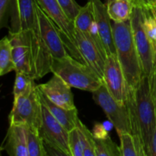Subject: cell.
<instances>
[{
  "mask_svg": "<svg viewBox=\"0 0 156 156\" xmlns=\"http://www.w3.org/2000/svg\"><path fill=\"white\" fill-rule=\"evenodd\" d=\"M126 105L138 123L146 156H149L151 141L156 127V110L147 76L142 77L135 90L129 88Z\"/></svg>",
  "mask_w": 156,
  "mask_h": 156,
  "instance_id": "obj_1",
  "label": "cell"
},
{
  "mask_svg": "<svg viewBox=\"0 0 156 156\" xmlns=\"http://www.w3.org/2000/svg\"><path fill=\"white\" fill-rule=\"evenodd\" d=\"M129 20L122 23L114 22L112 31L117 57L128 85L135 90L144 75L134 43Z\"/></svg>",
  "mask_w": 156,
  "mask_h": 156,
  "instance_id": "obj_2",
  "label": "cell"
},
{
  "mask_svg": "<svg viewBox=\"0 0 156 156\" xmlns=\"http://www.w3.org/2000/svg\"><path fill=\"white\" fill-rule=\"evenodd\" d=\"M51 73L56 75L69 85L92 93L104 83L87 64L74 59L69 55L62 58H53Z\"/></svg>",
  "mask_w": 156,
  "mask_h": 156,
  "instance_id": "obj_3",
  "label": "cell"
},
{
  "mask_svg": "<svg viewBox=\"0 0 156 156\" xmlns=\"http://www.w3.org/2000/svg\"><path fill=\"white\" fill-rule=\"evenodd\" d=\"M9 121V124H22L39 131L41 124V102L37 85H34L30 93L14 99Z\"/></svg>",
  "mask_w": 156,
  "mask_h": 156,
  "instance_id": "obj_4",
  "label": "cell"
},
{
  "mask_svg": "<svg viewBox=\"0 0 156 156\" xmlns=\"http://www.w3.org/2000/svg\"><path fill=\"white\" fill-rule=\"evenodd\" d=\"M93 100L100 106L108 120L115 127L117 134L124 132L132 133L131 117L128 105L120 104L108 91L105 84L92 92Z\"/></svg>",
  "mask_w": 156,
  "mask_h": 156,
  "instance_id": "obj_5",
  "label": "cell"
},
{
  "mask_svg": "<svg viewBox=\"0 0 156 156\" xmlns=\"http://www.w3.org/2000/svg\"><path fill=\"white\" fill-rule=\"evenodd\" d=\"M129 21L134 43L140 56L143 75L150 79L155 69L156 56L143 26V13L142 7L133 5Z\"/></svg>",
  "mask_w": 156,
  "mask_h": 156,
  "instance_id": "obj_6",
  "label": "cell"
},
{
  "mask_svg": "<svg viewBox=\"0 0 156 156\" xmlns=\"http://www.w3.org/2000/svg\"><path fill=\"white\" fill-rule=\"evenodd\" d=\"M36 2L43 12L59 29L66 47H67L68 50L73 53V56L78 60L79 58H80L82 62L85 63L77 48L74 23L68 18L57 0H36Z\"/></svg>",
  "mask_w": 156,
  "mask_h": 156,
  "instance_id": "obj_7",
  "label": "cell"
},
{
  "mask_svg": "<svg viewBox=\"0 0 156 156\" xmlns=\"http://www.w3.org/2000/svg\"><path fill=\"white\" fill-rule=\"evenodd\" d=\"M37 8L36 0H12L9 34L39 30Z\"/></svg>",
  "mask_w": 156,
  "mask_h": 156,
  "instance_id": "obj_8",
  "label": "cell"
},
{
  "mask_svg": "<svg viewBox=\"0 0 156 156\" xmlns=\"http://www.w3.org/2000/svg\"><path fill=\"white\" fill-rule=\"evenodd\" d=\"M103 82L110 94L119 103L126 105L129 87L116 54L107 56L104 69Z\"/></svg>",
  "mask_w": 156,
  "mask_h": 156,
  "instance_id": "obj_9",
  "label": "cell"
},
{
  "mask_svg": "<svg viewBox=\"0 0 156 156\" xmlns=\"http://www.w3.org/2000/svg\"><path fill=\"white\" fill-rule=\"evenodd\" d=\"M9 37L12 47L15 73H24L35 80V70L28 31L9 34Z\"/></svg>",
  "mask_w": 156,
  "mask_h": 156,
  "instance_id": "obj_10",
  "label": "cell"
},
{
  "mask_svg": "<svg viewBox=\"0 0 156 156\" xmlns=\"http://www.w3.org/2000/svg\"><path fill=\"white\" fill-rule=\"evenodd\" d=\"M39 135L43 140L56 145L71 156L69 147V131L55 118L44 105L41 103V124Z\"/></svg>",
  "mask_w": 156,
  "mask_h": 156,
  "instance_id": "obj_11",
  "label": "cell"
},
{
  "mask_svg": "<svg viewBox=\"0 0 156 156\" xmlns=\"http://www.w3.org/2000/svg\"><path fill=\"white\" fill-rule=\"evenodd\" d=\"M40 31L44 44L53 58H62L68 56V51L59 29L37 4V8Z\"/></svg>",
  "mask_w": 156,
  "mask_h": 156,
  "instance_id": "obj_12",
  "label": "cell"
},
{
  "mask_svg": "<svg viewBox=\"0 0 156 156\" xmlns=\"http://www.w3.org/2000/svg\"><path fill=\"white\" fill-rule=\"evenodd\" d=\"M77 48L82 60L103 81L106 57L98 47L91 37L79 30L75 31Z\"/></svg>",
  "mask_w": 156,
  "mask_h": 156,
  "instance_id": "obj_13",
  "label": "cell"
},
{
  "mask_svg": "<svg viewBox=\"0 0 156 156\" xmlns=\"http://www.w3.org/2000/svg\"><path fill=\"white\" fill-rule=\"evenodd\" d=\"M38 89L44 93L51 101L66 109H74V96L70 85L56 75L47 82L37 85Z\"/></svg>",
  "mask_w": 156,
  "mask_h": 156,
  "instance_id": "obj_14",
  "label": "cell"
},
{
  "mask_svg": "<svg viewBox=\"0 0 156 156\" xmlns=\"http://www.w3.org/2000/svg\"><path fill=\"white\" fill-rule=\"evenodd\" d=\"M92 3L94 20L98 26L102 43L105 47L107 56L116 54V48L114 42L112 24L108 15L105 3L101 0H88Z\"/></svg>",
  "mask_w": 156,
  "mask_h": 156,
  "instance_id": "obj_15",
  "label": "cell"
},
{
  "mask_svg": "<svg viewBox=\"0 0 156 156\" xmlns=\"http://www.w3.org/2000/svg\"><path fill=\"white\" fill-rule=\"evenodd\" d=\"M2 150L5 151L10 156H29L27 126L22 124H10Z\"/></svg>",
  "mask_w": 156,
  "mask_h": 156,
  "instance_id": "obj_16",
  "label": "cell"
},
{
  "mask_svg": "<svg viewBox=\"0 0 156 156\" xmlns=\"http://www.w3.org/2000/svg\"><path fill=\"white\" fill-rule=\"evenodd\" d=\"M41 102L46 106V108L53 114V117L69 132L77 126L78 121L79 120L78 117L77 108L74 109H66L59 105H56L50 100L45 94L38 89Z\"/></svg>",
  "mask_w": 156,
  "mask_h": 156,
  "instance_id": "obj_17",
  "label": "cell"
},
{
  "mask_svg": "<svg viewBox=\"0 0 156 156\" xmlns=\"http://www.w3.org/2000/svg\"><path fill=\"white\" fill-rule=\"evenodd\" d=\"M105 5L114 22L122 23L130 19L133 9L132 0H107Z\"/></svg>",
  "mask_w": 156,
  "mask_h": 156,
  "instance_id": "obj_18",
  "label": "cell"
},
{
  "mask_svg": "<svg viewBox=\"0 0 156 156\" xmlns=\"http://www.w3.org/2000/svg\"><path fill=\"white\" fill-rule=\"evenodd\" d=\"M12 71H15L12 47L9 36H5L0 41V75L4 76Z\"/></svg>",
  "mask_w": 156,
  "mask_h": 156,
  "instance_id": "obj_19",
  "label": "cell"
},
{
  "mask_svg": "<svg viewBox=\"0 0 156 156\" xmlns=\"http://www.w3.org/2000/svg\"><path fill=\"white\" fill-rule=\"evenodd\" d=\"M94 21H94L92 3L90 1H88L85 5L81 7L79 12L73 21L75 28L87 34Z\"/></svg>",
  "mask_w": 156,
  "mask_h": 156,
  "instance_id": "obj_20",
  "label": "cell"
},
{
  "mask_svg": "<svg viewBox=\"0 0 156 156\" xmlns=\"http://www.w3.org/2000/svg\"><path fill=\"white\" fill-rule=\"evenodd\" d=\"M15 80L14 85L13 96L14 99L18 98L20 96L28 94L34 87V79L29 75L24 73H15Z\"/></svg>",
  "mask_w": 156,
  "mask_h": 156,
  "instance_id": "obj_21",
  "label": "cell"
},
{
  "mask_svg": "<svg viewBox=\"0 0 156 156\" xmlns=\"http://www.w3.org/2000/svg\"><path fill=\"white\" fill-rule=\"evenodd\" d=\"M96 156H121V152L110 136L105 139L94 138Z\"/></svg>",
  "mask_w": 156,
  "mask_h": 156,
  "instance_id": "obj_22",
  "label": "cell"
},
{
  "mask_svg": "<svg viewBox=\"0 0 156 156\" xmlns=\"http://www.w3.org/2000/svg\"><path fill=\"white\" fill-rule=\"evenodd\" d=\"M77 129L83 146L84 156H96L94 149V136L80 120L78 121Z\"/></svg>",
  "mask_w": 156,
  "mask_h": 156,
  "instance_id": "obj_23",
  "label": "cell"
},
{
  "mask_svg": "<svg viewBox=\"0 0 156 156\" xmlns=\"http://www.w3.org/2000/svg\"><path fill=\"white\" fill-rule=\"evenodd\" d=\"M143 26L156 56V16L151 8H143Z\"/></svg>",
  "mask_w": 156,
  "mask_h": 156,
  "instance_id": "obj_24",
  "label": "cell"
},
{
  "mask_svg": "<svg viewBox=\"0 0 156 156\" xmlns=\"http://www.w3.org/2000/svg\"><path fill=\"white\" fill-rule=\"evenodd\" d=\"M27 139L29 156H46L42 139L38 131L27 127Z\"/></svg>",
  "mask_w": 156,
  "mask_h": 156,
  "instance_id": "obj_25",
  "label": "cell"
},
{
  "mask_svg": "<svg viewBox=\"0 0 156 156\" xmlns=\"http://www.w3.org/2000/svg\"><path fill=\"white\" fill-rule=\"evenodd\" d=\"M118 136L120 140V149L121 156H139L133 134L124 132Z\"/></svg>",
  "mask_w": 156,
  "mask_h": 156,
  "instance_id": "obj_26",
  "label": "cell"
},
{
  "mask_svg": "<svg viewBox=\"0 0 156 156\" xmlns=\"http://www.w3.org/2000/svg\"><path fill=\"white\" fill-rule=\"evenodd\" d=\"M69 147L71 156H84L83 146L77 127L69 132Z\"/></svg>",
  "mask_w": 156,
  "mask_h": 156,
  "instance_id": "obj_27",
  "label": "cell"
},
{
  "mask_svg": "<svg viewBox=\"0 0 156 156\" xmlns=\"http://www.w3.org/2000/svg\"><path fill=\"white\" fill-rule=\"evenodd\" d=\"M65 13L71 21H74L81 7L75 0H57Z\"/></svg>",
  "mask_w": 156,
  "mask_h": 156,
  "instance_id": "obj_28",
  "label": "cell"
},
{
  "mask_svg": "<svg viewBox=\"0 0 156 156\" xmlns=\"http://www.w3.org/2000/svg\"><path fill=\"white\" fill-rule=\"evenodd\" d=\"M12 0H0V28L9 27Z\"/></svg>",
  "mask_w": 156,
  "mask_h": 156,
  "instance_id": "obj_29",
  "label": "cell"
},
{
  "mask_svg": "<svg viewBox=\"0 0 156 156\" xmlns=\"http://www.w3.org/2000/svg\"><path fill=\"white\" fill-rule=\"evenodd\" d=\"M42 141L44 151L46 152V156H68L62 149H61L60 148L58 147L56 145L45 141V140H42Z\"/></svg>",
  "mask_w": 156,
  "mask_h": 156,
  "instance_id": "obj_30",
  "label": "cell"
},
{
  "mask_svg": "<svg viewBox=\"0 0 156 156\" xmlns=\"http://www.w3.org/2000/svg\"><path fill=\"white\" fill-rule=\"evenodd\" d=\"M92 133L94 138L97 139H105L109 136L108 132L105 129V126L100 123H96L93 128Z\"/></svg>",
  "mask_w": 156,
  "mask_h": 156,
  "instance_id": "obj_31",
  "label": "cell"
},
{
  "mask_svg": "<svg viewBox=\"0 0 156 156\" xmlns=\"http://www.w3.org/2000/svg\"><path fill=\"white\" fill-rule=\"evenodd\" d=\"M133 5H138L143 8L156 7V0H132Z\"/></svg>",
  "mask_w": 156,
  "mask_h": 156,
  "instance_id": "obj_32",
  "label": "cell"
},
{
  "mask_svg": "<svg viewBox=\"0 0 156 156\" xmlns=\"http://www.w3.org/2000/svg\"><path fill=\"white\" fill-rule=\"evenodd\" d=\"M150 81V87H151V93H152V97L153 99L154 104H155V110H156V64L154 73L152 74V77L149 79Z\"/></svg>",
  "mask_w": 156,
  "mask_h": 156,
  "instance_id": "obj_33",
  "label": "cell"
},
{
  "mask_svg": "<svg viewBox=\"0 0 156 156\" xmlns=\"http://www.w3.org/2000/svg\"><path fill=\"white\" fill-rule=\"evenodd\" d=\"M149 156H156V127L151 141Z\"/></svg>",
  "mask_w": 156,
  "mask_h": 156,
  "instance_id": "obj_34",
  "label": "cell"
},
{
  "mask_svg": "<svg viewBox=\"0 0 156 156\" xmlns=\"http://www.w3.org/2000/svg\"><path fill=\"white\" fill-rule=\"evenodd\" d=\"M106 1H107V0H106Z\"/></svg>",
  "mask_w": 156,
  "mask_h": 156,
  "instance_id": "obj_35",
  "label": "cell"
}]
</instances>
